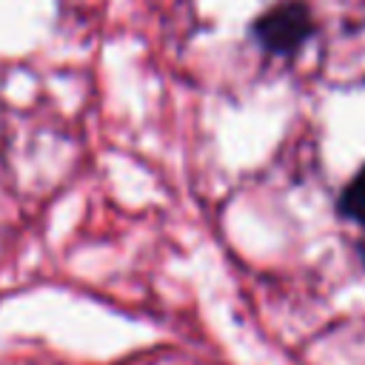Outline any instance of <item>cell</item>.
<instances>
[{
  "instance_id": "obj_1",
  "label": "cell",
  "mask_w": 365,
  "mask_h": 365,
  "mask_svg": "<svg viewBox=\"0 0 365 365\" xmlns=\"http://www.w3.org/2000/svg\"><path fill=\"white\" fill-rule=\"evenodd\" d=\"M248 34L265 54L294 57L317 34V20L305 0H279L251 20Z\"/></svg>"
},
{
  "instance_id": "obj_2",
  "label": "cell",
  "mask_w": 365,
  "mask_h": 365,
  "mask_svg": "<svg viewBox=\"0 0 365 365\" xmlns=\"http://www.w3.org/2000/svg\"><path fill=\"white\" fill-rule=\"evenodd\" d=\"M336 214L365 228V163L354 171L345 188L336 197Z\"/></svg>"
},
{
  "instance_id": "obj_3",
  "label": "cell",
  "mask_w": 365,
  "mask_h": 365,
  "mask_svg": "<svg viewBox=\"0 0 365 365\" xmlns=\"http://www.w3.org/2000/svg\"><path fill=\"white\" fill-rule=\"evenodd\" d=\"M356 259H359V265L365 268V234L356 240Z\"/></svg>"
}]
</instances>
